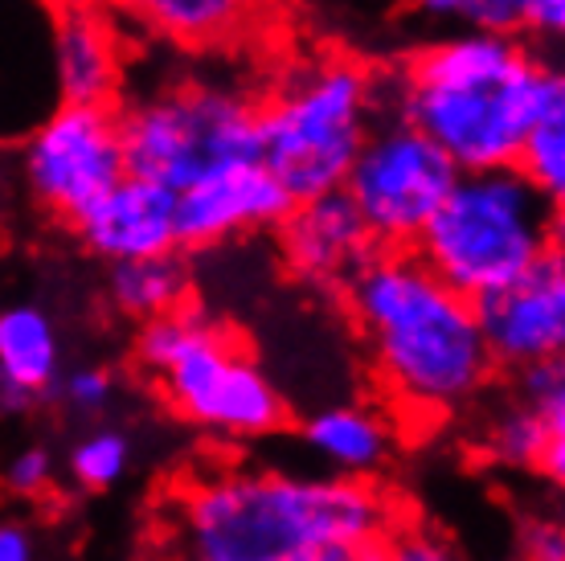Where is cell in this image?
Masks as SVG:
<instances>
[{"mask_svg":"<svg viewBox=\"0 0 565 561\" xmlns=\"http://www.w3.org/2000/svg\"><path fill=\"white\" fill-rule=\"evenodd\" d=\"M512 169L541 193L562 205L565 197V74L557 71L545 86L533 124L524 131L521 152L512 160Z\"/></svg>","mask_w":565,"mask_h":561,"instance_id":"obj_19","label":"cell"},{"mask_svg":"<svg viewBox=\"0 0 565 561\" xmlns=\"http://www.w3.org/2000/svg\"><path fill=\"white\" fill-rule=\"evenodd\" d=\"M303 438L320 459L349 476H365L373 467H382L390 455V426L377 414L356 406L320 410L316 419H308Z\"/></svg>","mask_w":565,"mask_h":561,"instance_id":"obj_17","label":"cell"},{"mask_svg":"<svg viewBox=\"0 0 565 561\" xmlns=\"http://www.w3.org/2000/svg\"><path fill=\"white\" fill-rule=\"evenodd\" d=\"M414 13L435 17V21H463L467 0H406Z\"/></svg>","mask_w":565,"mask_h":561,"instance_id":"obj_30","label":"cell"},{"mask_svg":"<svg viewBox=\"0 0 565 561\" xmlns=\"http://www.w3.org/2000/svg\"><path fill=\"white\" fill-rule=\"evenodd\" d=\"M0 561H33V537L17 520H0Z\"/></svg>","mask_w":565,"mask_h":561,"instance_id":"obj_29","label":"cell"},{"mask_svg":"<svg viewBox=\"0 0 565 561\" xmlns=\"http://www.w3.org/2000/svg\"><path fill=\"white\" fill-rule=\"evenodd\" d=\"M57 378L54 320L33 304L0 311V406L25 410Z\"/></svg>","mask_w":565,"mask_h":561,"instance_id":"obj_15","label":"cell"},{"mask_svg":"<svg viewBox=\"0 0 565 561\" xmlns=\"http://www.w3.org/2000/svg\"><path fill=\"white\" fill-rule=\"evenodd\" d=\"M394 525V496L369 479L234 472L181 491L177 549L184 561H299L337 541H382Z\"/></svg>","mask_w":565,"mask_h":561,"instance_id":"obj_3","label":"cell"},{"mask_svg":"<svg viewBox=\"0 0 565 561\" xmlns=\"http://www.w3.org/2000/svg\"><path fill=\"white\" fill-rule=\"evenodd\" d=\"M111 390L115 385L103 369H78V373H71L66 385H62L66 402H71L74 410H86V414H95V410L107 406V402H111Z\"/></svg>","mask_w":565,"mask_h":561,"instance_id":"obj_25","label":"cell"},{"mask_svg":"<svg viewBox=\"0 0 565 561\" xmlns=\"http://www.w3.org/2000/svg\"><path fill=\"white\" fill-rule=\"evenodd\" d=\"M172 205L177 193L156 181H143L136 172H124L119 181L90 201L78 218L74 230L90 251L107 258V263H124V258H148V254L177 251V225H172Z\"/></svg>","mask_w":565,"mask_h":561,"instance_id":"obj_14","label":"cell"},{"mask_svg":"<svg viewBox=\"0 0 565 561\" xmlns=\"http://www.w3.org/2000/svg\"><path fill=\"white\" fill-rule=\"evenodd\" d=\"M275 230H279L282 263L308 283H340L356 263H365L377 251L344 189L291 201V210L282 213Z\"/></svg>","mask_w":565,"mask_h":561,"instance_id":"obj_13","label":"cell"},{"mask_svg":"<svg viewBox=\"0 0 565 561\" xmlns=\"http://www.w3.org/2000/svg\"><path fill=\"white\" fill-rule=\"evenodd\" d=\"M557 71L521 33L467 25L385 71V107L426 131L459 172L504 169Z\"/></svg>","mask_w":565,"mask_h":561,"instance_id":"obj_1","label":"cell"},{"mask_svg":"<svg viewBox=\"0 0 565 561\" xmlns=\"http://www.w3.org/2000/svg\"><path fill=\"white\" fill-rule=\"evenodd\" d=\"M50 86L57 103L119 107L128 33L99 0H50Z\"/></svg>","mask_w":565,"mask_h":561,"instance_id":"obj_10","label":"cell"},{"mask_svg":"<svg viewBox=\"0 0 565 561\" xmlns=\"http://www.w3.org/2000/svg\"><path fill=\"white\" fill-rule=\"evenodd\" d=\"M524 561H565V529L557 520H533L521 537Z\"/></svg>","mask_w":565,"mask_h":561,"instance_id":"obj_27","label":"cell"},{"mask_svg":"<svg viewBox=\"0 0 565 561\" xmlns=\"http://www.w3.org/2000/svg\"><path fill=\"white\" fill-rule=\"evenodd\" d=\"M382 112L385 71L340 50L296 57L258 95V165L291 201L332 193Z\"/></svg>","mask_w":565,"mask_h":561,"instance_id":"obj_4","label":"cell"},{"mask_svg":"<svg viewBox=\"0 0 565 561\" xmlns=\"http://www.w3.org/2000/svg\"><path fill=\"white\" fill-rule=\"evenodd\" d=\"M21 169L33 201L62 222H74L128 172L119 107L54 103L29 127Z\"/></svg>","mask_w":565,"mask_h":561,"instance_id":"obj_8","label":"cell"},{"mask_svg":"<svg viewBox=\"0 0 565 561\" xmlns=\"http://www.w3.org/2000/svg\"><path fill=\"white\" fill-rule=\"evenodd\" d=\"M495 366H533L565 349V254L553 246L516 279L471 299Z\"/></svg>","mask_w":565,"mask_h":561,"instance_id":"obj_9","label":"cell"},{"mask_svg":"<svg viewBox=\"0 0 565 561\" xmlns=\"http://www.w3.org/2000/svg\"><path fill=\"white\" fill-rule=\"evenodd\" d=\"M524 406L533 410L550 431H565V369L562 357H545L533 366H521Z\"/></svg>","mask_w":565,"mask_h":561,"instance_id":"obj_23","label":"cell"},{"mask_svg":"<svg viewBox=\"0 0 565 561\" xmlns=\"http://www.w3.org/2000/svg\"><path fill=\"white\" fill-rule=\"evenodd\" d=\"M299 561H382V541H337V546L311 549Z\"/></svg>","mask_w":565,"mask_h":561,"instance_id":"obj_28","label":"cell"},{"mask_svg":"<svg viewBox=\"0 0 565 561\" xmlns=\"http://www.w3.org/2000/svg\"><path fill=\"white\" fill-rule=\"evenodd\" d=\"M189 295H193V275L181 251L111 263V299L131 320H152V316L184 308Z\"/></svg>","mask_w":565,"mask_h":561,"instance_id":"obj_16","label":"cell"},{"mask_svg":"<svg viewBox=\"0 0 565 561\" xmlns=\"http://www.w3.org/2000/svg\"><path fill=\"white\" fill-rule=\"evenodd\" d=\"M71 467L83 488H111L115 479L128 472V438L119 431H99V435L83 438L74 447Z\"/></svg>","mask_w":565,"mask_h":561,"instance_id":"obj_22","label":"cell"},{"mask_svg":"<svg viewBox=\"0 0 565 561\" xmlns=\"http://www.w3.org/2000/svg\"><path fill=\"white\" fill-rule=\"evenodd\" d=\"M455 177L459 169L451 156L411 119L385 107L340 189L356 205L377 251H411Z\"/></svg>","mask_w":565,"mask_h":561,"instance_id":"obj_7","label":"cell"},{"mask_svg":"<svg viewBox=\"0 0 565 561\" xmlns=\"http://www.w3.org/2000/svg\"><path fill=\"white\" fill-rule=\"evenodd\" d=\"M463 25L557 42L565 33V0H467Z\"/></svg>","mask_w":565,"mask_h":561,"instance_id":"obj_20","label":"cell"},{"mask_svg":"<svg viewBox=\"0 0 565 561\" xmlns=\"http://www.w3.org/2000/svg\"><path fill=\"white\" fill-rule=\"evenodd\" d=\"M50 476H54V464L42 447L21 451L13 464H9V488L21 491V496H38V491L50 488Z\"/></svg>","mask_w":565,"mask_h":561,"instance_id":"obj_26","label":"cell"},{"mask_svg":"<svg viewBox=\"0 0 565 561\" xmlns=\"http://www.w3.org/2000/svg\"><path fill=\"white\" fill-rule=\"evenodd\" d=\"M553 246H562V205L504 165L459 172L411 251L451 292L476 299Z\"/></svg>","mask_w":565,"mask_h":561,"instance_id":"obj_5","label":"cell"},{"mask_svg":"<svg viewBox=\"0 0 565 561\" xmlns=\"http://www.w3.org/2000/svg\"><path fill=\"white\" fill-rule=\"evenodd\" d=\"M124 29L184 54H234L270 33L279 0H99Z\"/></svg>","mask_w":565,"mask_h":561,"instance_id":"obj_12","label":"cell"},{"mask_svg":"<svg viewBox=\"0 0 565 561\" xmlns=\"http://www.w3.org/2000/svg\"><path fill=\"white\" fill-rule=\"evenodd\" d=\"M287 210H291L287 189L258 160L230 165L177 193L172 205L177 251H210L250 230H275Z\"/></svg>","mask_w":565,"mask_h":561,"instance_id":"obj_11","label":"cell"},{"mask_svg":"<svg viewBox=\"0 0 565 561\" xmlns=\"http://www.w3.org/2000/svg\"><path fill=\"white\" fill-rule=\"evenodd\" d=\"M553 435H565V431H550V426L521 402V406L504 410V414L492 422V431H488V455L504 467H533V472H537L541 455H545Z\"/></svg>","mask_w":565,"mask_h":561,"instance_id":"obj_21","label":"cell"},{"mask_svg":"<svg viewBox=\"0 0 565 561\" xmlns=\"http://www.w3.org/2000/svg\"><path fill=\"white\" fill-rule=\"evenodd\" d=\"M128 172L181 193L230 165L258 160V95L234 83L177 78L119 103Z\"/></svg>","mask_w":565,"mask_h":561,"instance_id":"obj_6","label":"cell"},{"mask_svg":"<svg viewBox=\"0 0 565 561\" xmlns=\"http://www.w3.org/2000/svg\"><path fill=\"white\" fill-rule=\"evenodd\" d=\"M340 287L385 390L406 414L438 419L488 385L495 361L471 299L451 292L414 251H373Z\"/></svg>","mask_w":565,"mask_h":561,"instance_id":"obj_2","label":"cell"},{"mask_svg":"<svg viewBox=\"0 0 565 561\" xmlns=\"http://www.w3.org/2000/svg\"><path fill=\"white\" fill-rule=\"evenodd\" d=\"M282 422H287V406H282L279 390L250 361V352L242 349L226 369L210 431H222V435H234V438H258L279 431Z\"/></svg>","mask_w":565,"mask_h":561,"instance_id":"obj_18","label":"cell"},{"mask_svg":"<svg viewBox=\"0 0 565 561\" xmlns=\"http://www.w3.org/2000/svg\"><path fill=\"white\" fill-rule=\"evenodd\" d=\"M382 561H459V553L447 537L397 520L394 529L382 537Z\"/></svg>","mask_w":565,"mask_h":561,"instance_id":"obj_24","label":"cell"}]
</instances>
